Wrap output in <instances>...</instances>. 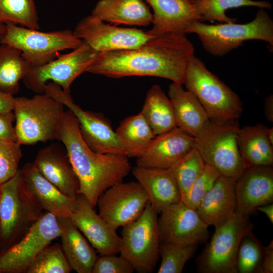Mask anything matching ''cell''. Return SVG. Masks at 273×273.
I'll return each mask as SVG.
<instances>
[{"instance_id":"cell-1","label":"cell","mask_w":273,"mask_h":273,"mask_svg":"<svg viewBox=\"0 0 273 273\" xmlns=\"http://www.w3.org/2000/svg\"><path fill=\"white\" fill-rule=\"evenodd\" d=\"M194 52L186 34L168 33L135 49L100 52L87 72L113 78L158 77L183 84Z\"/></svg>"},{"instance_id":"cell-2","label":"cell","mask_w":273,"mask_h":273,"mask_svg":"<svg viewBox=\"0 0 273 273\" xmlns=\"http://www.w3.org/2000/svg\"><path fill=\"white\" fill-rule=\"evenodd\" d=\"M59 141L66 151L79 182L78 194L83 195L94 207L101 195L112 186L122 182L131 170L125 155L97 153L84 142L76 117L65 111Z\"/></svg>"},{"instance_id":"cell-3","label":"cell","mask_w":273,"mask_h":273,"mask_svg":"<svg viewBox=\"0 0 273 273\" xmlns=\"http://www.w3.org/2000/svg\"><path fill=\"white\" fill-rule=\"evenodd\" d=\"M64 105L46 93L31 98H15L17 143L31 145L38 142L59 141L60 131L65 113Z\"/></svg>"},{"instance_id":"cell-4","label":"cell","mask_w":273,"mask_h":273,"mask_svg":"<svg viewBox=\"0 0 273 273\" xmlns=\"http://www.w3.org/2000/svg\"><path fill=\"white\" fill-rule=\"evenodd\" d=\"M186 33L196 34L205 51L215 56H223L248 40L264 41L270 51L273 48V20L264 8H259L247 23L208 24L197 21L188 27Z\"/></svg>"},{"instance_id":"cell-5","label":"cell","mask_w":273,"mask_h":273,"mask_svg":"<svg viewBox=\"0 0 273 273\" xmlns=\"http://www.w3.org/2000/svg\"><path fill=\"white\" fill-rule=\"evenodd\" d=\"M184 84L201 104L210 121L225 123L241 115L243 106L238 95L195 56L187 65Z\"/></svg>"},{"instance_id":"cell-6","label":"cell","mask_w":273,"mask_h":273,"mask_svg":"<svg viewBox=\"0 0 273 273\" xmlns=\"http://www.w3.org/2000/svg\"><path fill=\"white\" fill-rule=\"evenodd\" d=\"M43 213L19 171L0 186V251L20 240Z\"/></svg>"},{"instance_id":"cell-7","label":"cell","mask_w":273,"mask_h":273,"mask_svg":"<svg viewBox=\"0 0 273 273\" xmlns=\"http://www.w3.org/2000/svg\"><path fill=\"white\" fill-rule=\"evenodd\" d=\"M237 120L225 123L209 121L195 137L194 148L205 163L216 169L221 175L237 179L246 169L237 142Z\"/></svg>"},{"instance_id":"cell-8","label":"cell","mask_w":273,"mask_h":273,"mask_svg":"<svg viewBox=\"0 0 273 273\" xmlns=\"http://www.w3.org/2000/svg\"><path fill=\"white\" fill-rule=\"evenodd\" d=\"M6 27V32L0 39L1 44L19 50L33 67L50 62L59 52L73 50L82 42L69 29L42 32L12 24H7Z\"/></svg>"},{"instance_id":"cell-9","label":"cell","mask_w":273,"mask_h":273,"mask_svg":"<svg viewBox=\"0 0 273 273\" xmlns=\"http://www.w3.org/2000/svg\"><path fill=\"white\" fill-rule=\"evenodd\" d=\"M157 214L149 202L141 216L121 232L119 253L140 273L152 272L159 259Z\"/></svg>"},{"instance_id":"cell-10","label":"cell","mask_w":273,"mask_h":273,"mask_svg":"<svg viewBox=\"0 0 273 273\" xmlns=\"http://www.w3.org/2000/svg\"><path fill=\"white\" fill-rule=\"evenodd\" d=\"M248 216L235 213L215 228L211 241L198 262L197 270L202 273H237L236 260L240 242L252 231Z\"/></svg>"},{"instance_id":"cell-11","label":"cell","mask_w":273,"mask_h":273,"mask_svg":"<svg viewBox=\"0 0 273 273\" xmlns=\"http://www.w3.org/2000/svg\"><path fill=\"white\" fill-rule=\"evenodd\" d=\"M99 52L85 42L72 51L40 66L32 67L23 79L25 85L37 93H43L46 84L51 80L69 93L73 81L88 70L96 60Z\"/></svg>"},{"instance_id":"cell-12","label":"cell","mask_w":273,"mask_h":273,"mask_svg":"<svg viewBox=\"0 0 273 273\" xmlns=\"http://www.w3.org/2000/svg\"><path fill=\"white\" fill-rule=\"evenodd\" d=\"M43 93L60 102L74 114L82 138L92 150L100 153L126 156L115 131L103 115L83 110L73 102L69 93L53 82L46 84Z\"/></svg>"},{"instance_id":"cell-13","label":"cell","mask_w":273,"mask_h":273,"mask_svg":"<svg viewBox=\"0 0 273 273\" xmlns=\"http://www.w3.org/2000/svg\"><path fill=\"white\" fill-rule=\"evenodd\" d=\"M60 236L58 217L43 213L20 240L0 251V273H26L37 254Z\"/></svg>"},{"instance_id":"cell-14","label":"cell","mask_w":273,"mask_h":273,"mask_svg":"<svg viewBox=\"0 0 273 273\" xmlns=\"http://www.w3.org/2000/svg\"><path fill=\"white\" fill-rule=\"evenodd\" d=\"M73 32L99 53L135 49L155 37L142 29L107 24L91 14L82 18Z\"/></svg>"},{"instance_id":"cell-15","label":"cell","mask_w":273,"mask_h":273,"mask_svg":"<svg viewBox=\"0 0 273 273\" xmlns=\"http://www.w3.org/2000/svg\"><path fill=\"white\" fill-rule=\"evenodd\" d=\"M149 203L146 192L137 181L116 184L98 198L99 215L113 229L138 218Z\"/></svg>"},{"instance_id":"cell-16","label":"cell","mask_w":273,"mask_h":273,"mask_svg":"<svg viewBox=\"0 0 273 273\" xmlns=\"http://www.w3.org/2000/svg\"><path fill=\"white\" fill-rule=\"evenodd\" d=\"M160 213V243L198 245L209 237V226L196 210L181 202L163 208Z\"/></svg>"},{"instance_id":"cell-17","label":"cell","mask_w":273,"mask_h":273,"mask_svg":"<svg viewBox=\"0 0 273 273\" xmlns=\"http://www.w3.org/2000/svg\"><path fill=\"white\" fill-rule=\"evenodd\" d=\"M94 208L83 195L78 194L69 217L96 251L101 255L117 254L120 238Z\"/></svg>"},{"instance_id":"cell-18","label":"cell","mask_w":273,"mask_h":273,"mask_svg":"<svg viewBox=\"0 0 273 273\" xmlns=\"http://www.w3.org/2000/svg\"><path fill=\"white\" fill-rule=\"evenodd\" d=\"M195 138L179 128L156 135L136 158L138 166L169 168L194 148Z\"/></svg>"},{"instance_id":"cell-19","label":"cell","mask_w":273,"mask_h":273,"mask_svg":"<svg viewBox=\"0 0 273 273\" xmlns=\"http://www.w3.org/2000/svg\"><path fill=\"white\" fill-rule=\"evenodd\" d=\"M236 213L248 216L259 206L273 200V169L271 166L248 167L236 184Z\"/></svg>"},{"instance_id":"cell-20","label":"cell","mask_w":273,"mask_h":273,"mask_svg":"<svg viewBox=\"0 0 273 273\" xmlns=\"http://www.w3.org/2000/svg\"><path fill=\"white\" fill-rule=\"evenodd\" d=\"M153 9V26L147 31L154 36L168 33L186 34L193 22L201 20L195 0H146Z\"/></svg>"},{"instance_id":"cell-21","label":"cell","mask_w":273,"mask_h":273,"mask_svg":"<svg viewBox=\"0 0 273 273\" xmlns=\"http://www.w3.org/2000/svg\"><path fill=\"white\" fill-rule=\"evenodd\" d=\"M23 183L42 210L57 217H69L75 203L44 177L33 163H28L19 170Z\"/></svg>"},{"instance_id":"cell-22","label":"cell","mask_w":273,"mask_h":273,"mask_svg":"<svg viewBox=\"0 0 273 273\" xmlns=\"http://www.w3.org/2000/svg\"><path fill=\"white\" fill-rule=\"evenodd\" d=\"M132 173L158 213L166 206L181 202L180 190L171 167L157 169L136 166L132 169Z\"/></svg>"},{"instance_id":"cell-23","label":"cell","mask_w":273,"mask_h":273,"mask_svg":"<svg viewBox=\"0 0 273 273\" xmlns=\"http://www.w3.org/2000/svg\"><path fill=\"white\" fill-rule=\"evenodd\" d=\"M32 163L42 175L64 194L76 198L79 182L67 153L55 146H49L38 152Z\"/></svg>"},{"instance_id":"cell-24","label":"cell","mask_w":273,"mask_h":273,"mask_svg":"<svg viewBox=\"0 0 273 273\" xmlns=\"http://www.w3.org/2000/svg\"><path fill=\"white\" fill-rule=\"evenodd\" d=\"M237 179L221 175L201 200L196 210L207 225L215 228L235 213Z\"/></svg>"},{"instance_id":"cell-25","label":"cell","mask_w":273,"mask_h":273,"mask_svg":"<svg viewBox=\"0 0 273 273\" xmlns=\"http://www.w3.org/2000/svg\"><path fill=\"white\" fill-rule=\"evenodd\" d=\"M168 95L173 106L177 127L196 137L209 121L201 104L193 93L185 90L179 83L172 82L170 84Z\"/></svg>"},{"instance_id":"cell-26","label":"cell","mask_w":273,"mask_h":273,"mask_svg":"<svg viewBox=\"0 0 273 273\" xmlns=\"http://www.w3.org/2000/svg\"><path fill=\"white\" fill-rule=\"evenodd\" d=\"M91 15L115 25L147 26L152 13L143 0H99Z\"/></svg>"},{"instance_id":"cell-27","label":"cell","mask_w":273,"mask_h":273,"mask_svg":"<svg viewBox=\"0 0 273 273\" xmlns=\"http://www.w3.org/2000/svg\"><path fill=\"white\" fill-rule=\"evenodd\" d=\"M62 244L72 270L78 273H92L98 258L96 250L69 217H58Z\"/></svg>"},{"instance_id":"cell-28","label":"cell","mask_w":273,"mask_h":273,"mask_svg":"<svg viewBox=\"0 0 273 273\" xmlns=\"http://www.w3.org/2000/svg\"><path fill=\"white\" fill-rule=\"evenodd\" d=\"M267 129L261 124L239 127L238 145L247 168L272 165L273 145L269 141Z\"/></svg>"},{"instance_id":"cell-29","label":"cell","mask_w":273,"mask_h":273,"mask_svg":"<svg viewBox=\"0 0 273 273\" xmlns=\"http://www.w3.org/2000/svg\"><path fill=\"white\" fill-rule=\"evenodd\" d=\"M141 112L155 135L177 127L172 103L159 85L149 89Z\"/></svg>"},{"instance_id":"cell-30","label":"cell","mask_w":273,"mask_h":273,"mask_svg":"<svg viewBox=\"0 0 273 273\" xmlns=\"http://www.w3.org/2000/svg\"><path fill=\"white\" fill-rule=\"evenodd\" d=\"M115 132L128 158H138L156 136L141 112L123 120Z\"/></svg>"},{"instance_id":"cell-31","label":"cell","mask_w":273,"mask_h":273,"mask_svg":"<svg viewBox=\"0 0 273 273\" xmlns=\"http://www.w3.org/2000/svg\"><path fill=\"white\" fill-rule=\"evenodd\" d=\"M33 67L12 46H0V92L12 96L19 90V81Z\"/></svg>"},{"instance_id":"cell-32","label":"cell","mask_w":273,"mask_h":273,"mask_svg":"<svg viewBox=\"0 0 273 273\" xmlns=\"http://www.w3.org/2000/svg\"><path fill=\"white\" fill-rule=\"evenodd\" d=\"M201 20L212 23H233L236 18L228 17L225 12L232 8L255 7L265 9H271L268 1L254 0H195Z\"/></svg>"},{"instance_id":"cell-33","label":"cell","mask_w":273,"mask_h":273,"mask_svg":"<svg viewBox=\"0 0 273 273\" xmlns=\"http://www.w3.org/2000/svg\"><path fill=\"white\" fill-rule=\"evenodd\" d=\"M0 21L39 29L34 0H0Z\"/></svg>"},{"instance_id":"cell-34","label":"cell","mask_w":273,"mask_h":273,"mask_svg":"<svg viewBox=\"0 0 273 273\" xmlns=\"http://www.w3.org/2000/svg\"><path fill=\"white\" fill-rule=\"evenodd\" d=\"M205 165L200 153L194 148L171 167L180 190L181 202Z\"/></svg>"},{"instance_id":"cell-35","label":"cell","mask_w":273,"mask_h":273,"mask_svg":"<svg viewBox=\"0 0 273 273\" xmlns=\"http://www.w3.org/2000/svg\"><path fill=\"white\" fill-rule=\"evenodd\" d=\"M61 245L49 244L35 257L26 273H69L72 270Z\"/></svg>"},{"instance_id":"cell-36","label":"cell","mask_w":273,"mask_h":273,"mask_svg":"<svg viewBox=\"0 0 273 273\" xmlns=\"http://www.w3.org/2000/svg\"><path fill=\"white\" fill-rule=\"evenodd\" d=\"M197 246V244L160 243L159 255L161 257V262L157 272H181L186 262L195 252Z\"/></svg>"},{"instance_id":"cell-37","label":"cell","mask_w":273,"mask_h":273,"mask_svg":"<svg viewBox=\"0 0 273 273\" xmlns=\"http://www.w3.org/2000/svg\"><path fill=\"white\" fill-rule=\"evenodd\" d=\"M263 247L252 231L245 234L240 242L237 253V272H257L261 262Z\"/></svg>"},{"instance_id":"cell-38","label":"cell","mask_w":273,"mask_h":273,"mask_svg":"<svg viewBox=\"0 0 273 273\" xmlns=\"http://www.w3.org/2000/svg\"><path fill=\"white\" fill-rule=\"evenodd\" d=\"M220 175L221 174L216 169L206 164L204 170L195 180L181 202L196 210L203 197L211 189Z\"/></svg>"},{"instance_id":"cell-39","label":"cell","mask_w":273,"mask_h":273,"mask_svg":"<svg viewBox=\"0 0 273 273\" xmlns=\"http://www.w3.org/2000/svg\"><path fill=\"white\" fill-rule=\"evenodd\" d=\"M20 146L17 142L0 141V186L19 171V164L22 157Z\"/></svg>"},{"instance_id":"cell-40","label":"cell","mask_w":273,"mask_h":273,"mask_svg":"<svg viewBox=\"0 0 273 273\" xmlns=\"http://www.w3.org/2000/svg\"><path fill=\"white\" fill-rule=\"evenodd\" d=\"M134 271L132 264L122 256L111 254L98 256L92 273H132Z\"/></svg>"},{"instance_id":"cell-41","label":"cell","mask_w":273,"mask_h":273,"mask_svg":"<svg viewBox=\"0 0 273 273\" xmlns=\"http://www.w3.org/2000/svg\"><path fill=\"white\" fill-rule=\"evenodd\" d=\"M15 121L13 111L0 113V141L17 142V135L13 122Z\"/></svg>"},{"instance_id":"cell-42","label":"cell","mask_w":273,"mask_h":273,"mask_svg":"<svg viewBox=\"0 0 273 273\" xmlns=\"http://www.w3.org/2000/svg\"><path fill=\"white\" fill-rule=\"evenodd\" d=\"M257 272H273V242L271 241L266 247H263V253L260 266Z\"/></svg>"},{"instance_id":"cell-43","label":"cell","mask_w":273,"mask_h":273,"mask_svg":"<svg viewBox=\"0 0 273 273\" xmlns=\"http://www.w3.org/2000/svg\"><path fill=\"white\" fill-rule=\"evenodd\" d=\"M15 98L0 92V113H8L13 111Z\"/></svg>"},{"instance_id":"cell-44","label":"cell","mask_w":273,"mask_h":273,"mask_svg":"<svg viewBox=\"0 0 273 273\" xmlns=\"http://www.w3.org/2000/svg\"><path fill=\"white\" fill-rule=\"evenodd\" d=\"M264 113L266 119L270 122H273V96H268L264 102Z\"/></svg>"},{"instance_id":"cell-45","label":"cell","mask_w":273,"mask_h":273,"mask_svg":"<svg viewBox=\"0 0 273 273\" xmlns=\"http://www.w3.org/2000/svg\"><path fill=\"white\" fill-rule=\"evenodd\" d=\"M257 210L263 212L269 219L271 223L273 222V204L272 203L266 204L257 207Z\"/></svg>"},{"instance_id":"cell-46","label":"cell","mask_w":273,"mask_h":273,"mask_svg":"<svg viewBox=\"0 0 273 273\" xmlns=\"http://www.w3.org/2000/svg\"><path fill=\"white\" fill-rule=\"evenodd\" d=\"M267 136L270 144L273 145V128L270 127L267 129Z\"/></svg>"},{"instance_id":"cell-47","label":"cell","mask_w":273,"mask_h":273,"mask_svg":"<svg viewBox=\"0 0 273 273\" xmlns=\"http://www.w3.org/2000/svg\"><path fill=\"white\" fill-rule=\"evenodd\" d=\"M6 31V24L0 21V39L4 35Z\"/></svg>"}]
</instances>
